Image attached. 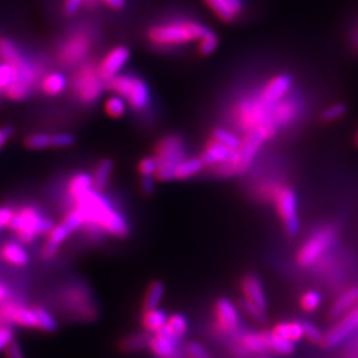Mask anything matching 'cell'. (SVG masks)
I'll use <instances>...</instances> for the list:
<instances>
[{
	"label": "cell",
	"instance_id": "6da1fadb",
	"mask_svg": "<svg viewBox=\"0 0 358 358\" xmlns=\"http://www.w3.org/2000/svg\"><path fill=\"white\" fill-rule=\"evenodd\" d=\"M73 203L75 207L83 214L84 227L90 232L107 233L114 238H125L130 231L127 218L116 210L97 190H89Z\"/></svg>",
	"mask_w": 358,
	"mask_h": 358
},
{
	"label": "cell",
	"instance_id": "7a4b0ae2",
	"mask_svg": "<svg viewBox=\"0 0 358 358\" xmlns=\"http://www.w3.org/2000/svg\"><path fill=\"white\" fill-rule=\"evenodd\" d=\"M277 127H274L272 121H268L263 125H260L253 130L247 131V136L243 141H240V146L238 150L233 151L231 159L220 166H218V172L226 177L242 174L250 168L253 164L259 149L263 146V144L272 138L276 134Z\"/></svg>",
	"mask_w": 358,
	"mask_h": 358
},
{
	"label": "cell",
	"instance_id": "3957f363",
	"mask_svg": "<svg viewBox=\"0 0 358 358\" xmlns=\"http://www.w3.org/2000/svg\"><path fill=\"white\" fill-rule=\"evenodd\" d=\"M55 223L45 218L40 211L32 206L21 207V210L14 212L10 229L16 233L23 243H31L38 236L48 235L53 229Z\"/></svg>",
	"mask_w": 358,
	"mask_h": 358
},
{
	"label": "cell",
	"instance_id": "277c9868",
	"mask_svg": "<svg viewBox=\"0 0 358 358\" xmlns=\"http://www.w3.org/2000/svg\"><path fill=\"white\" fill-rule=\"evenodd\" d=\"M209 31L210 29L207 27L199 23H171L151 28L149 32V38L151 42L158 45H174L201 39Z\"/></svg>",
	"mask_w": 358,
	"mask_h": 358
},
{
	"label": "cell",
	"instance_id": "5b68a950",
	"mask_svg": "<svg viewBox=\"0 0 358 358\" xmlns=\"http://www.w3.org/2000/svg\"><path fill=\"white\" fill-rule=\"evenodd\" d=\"M337 240V231L332 226H322L304 242L298 250L296 261L301 268H311L328 253Z\"/></svg>",
	"mask_w": 358,
	"mask_h": 358
},
{
	"label": "cell",
	"instance_id": "8992f818",
	"mask_svg": "<svg viewBox=\"0 0 358 358\" xmlns=\"http://www.w3.org/2000/svg\"><path fill=\"white\" fill-rule=\"evenodd\" d=\"M155 158L158 161V170L155 179L168 182L174 179V170L181 161L186 158V150L179 136H168L159 141Z\"/></svg>",
	"mask_w": 358,
	"mask_h": 358
},
{
	"label": "cell",
	"instance_id": "52a82bcc",
	"mask_svg": "<svg viewBox=\"0 0 358 358\" xmlns=\"http://www.w3.org/2000/svg\"><path fill=\"white\" fill-rule=\"evenodd\" d=\"M268 198L274 201L277 214L283 222L285 232L295 236L300 230V220L297 215V195L290 186L272 185L268 188Z\"/></svg>",
	"mask_w": 358,
	"mask_h": 358
},
{
	"label": "cell",
	"instance_id": "ba28073f",
	"mask_svg": "<svg viewBox=\"0 0 358 358\" xmlns=\"http://www.w3.org/2000/svg\"><path fill=\"white\" fill-rule=\"evenodd\" d=\"M85 226L84 216L76 207L69 211L63 220L48 232L45 244L42 247V255L44 259H52L59 248L63 246L64 242L73 233V232L83 229Z\"/></svg>",
	"mask_w": 358,
	"mask_h": 358
},
{
	"label": "cell",
	"instance_id": "9c48e42d",
	"mask_svg": "<svg viewBox=\"0 0 358 358\" xmlns=\"http://www.w3.org/2000/svg\"><path fill=\"white\" fill-rule=\"evenodd\" d=\"M358 329V305L346 312L337 322L322 336L321 344L325 349L336 348L350 337Z\"/></svg>",
	"mask_w": 358,
	"mask_h": 358
},
{
	"label": "cell",
	"instance_id": "30bf717a",
	"mask_svg": "<svg viewBox=\"0 0 358 358\" xmlns=\"http://www.w3.org/2000/svg\"><path fill=\"white\" fill-rule=\"evenodd\" d=\"M271 107L272 105L264 104L259 100H246L238 109L239 125L247 131L271 121Z\"/></svg>",
	"mask_w": 358,
	"mask_h": 358
},
{
	"label": "cell",
	"instance_id": "8fae6325",
	"mask_svg": "<svg viewBox=\"0 0 358 358\" xmlns=\"http://www.w3.org/2000/svg\"><path fill=\"white\" fill-rule=\"evenodd\" d=\"M215 318H216V328L223 333H232L238 331L240 325V315L239 308L235 303L227 297H220L215 303Z\"/></svg>",
	"mask_w": 358,
	"mask_h": 358
},
{
	"label": "cell",
	"instance_id": "7c38bea8",
	"mask_svg": "<svg viewBox=\"0 0 358 358\" xmlns=\"http://www.w3.org/2000/svg\"><path fill=\"white\" fill-rule=\"evenodd\" d=\"M0 318L3 321L14 322L24 328H36V315L34 308H27L21 304H5L0 308Z\"/></svg>",
	"mask_w": 358,
	"mask_h": 358
},
{
	"label": "cell",
	"instance_id": "4fadbf2b",
	"mask_svg": "<svg viewBox=\"0 0 358 358\" xmlns=\"http://www.w3.org/2000/svg\"><path fill=\"white\" fill-rule=\"evenodd\" d=\"M292 86V79L288 75L274 76L268 81L260 93V100L267 105H274L283 100Z\"/></svg>",
	"mask_w": 358,
	"mask_h": 358
},
{
	"label": "cell",
	"instance_id": "5bb4252c",
	"mask_svg": "<svg viewBox=\"0 0 358 358\" xmlns=\"http://www.w3.org/2000/svg\"><path fill=\"white\" fill-rule=\"evenodd\" d=\"M242 294L243 298L255 307L266 311L268 307V301L266 297V292L260 279L255 274H247L242 280Z\"/></svg>",
	"mask_w": 358,
	"mask_h": 358
},
{
	"label": "cell",
	"instance_id": "9a60e30c",
	"mask_svg": "<svg viewBox=\"0 0 358 358\" xmlns=\"http://www.w3.org/2000/svg\"><path fill=\"white\" fill-rule=\"evenodd\" d=\"M75 88L79 92L80 99L85 103H92L100 93V84L96 73L90 68H84L76 77Z\"/></svg>",
	"mask_w": 358,
	"mask_h": 358
},
{
	"label": "cell",
	"instance_id": "2e32d148",
	"mask_svg": "<svg viewBox=\"0 0 358 358\" xmlns=\"http://www.w3.org/2000/svg\"><path fill=\"white\" fill-rule=\"evenodd\" d=\"M130 56L129 49L125 47H117L112 49L100 65V75L103 79H113L120 69L124 68Z\"/></svg>",
	"mask_w": 358,
	"mask_h": 358
},
{
	"label": "cell",
	"instance_id": "e0dca14e",
	"mask_svg": "<svg viewBox=\"0 0 358 358\" xmlns=\"http://www.w3.org/2000/svg\"><path fill=\"white\" fill-rule=\"evenodd\" d=\"M178 338L172 337L165 331L151 335L149 349L159 358H174L178 350Z\"/></svg>",
	"mask_w": 358,
	"mask_h": 358
},
{
	"label": "cell",
	"instance_id": "ac0fdd59",
	"mask_svg": "<svg viewBox=\"0 0 358 358\" xmlns=\"http://www.w3.org/2000/svg\"><path fill=\"white\" fill-rule=\"evenodd\" d=\"M298 110V104L294 100H280L271 107V121L276 127H285L295 120Z\"/></svg>",
	"mask_w": 358,
	"mask_h": 358
},
{
	"label": "cell",
	"instance_id": "d6986e66",
	"mask_svg": "<svg viewBox=\"0 0 358 358\" xmlns=\"http://www.w3.org/2000/svg\"><path fill=\"white\" fill-rule=\"evenodd\" d=\"M235 150L226 148L225 145L211 141L210 144L206 146L205 151L201 155V159L205 166H220L231 159L232 154Z\"/></svg>",
	"mask_w": 358,
	"mask_h": 358
},
{
	"label": "cell",
	"instance_id": "ffe728a7",
	"mask_svg": "<svg viewBox=\"0 0 358 358\" xmlns=\"http://www.w3.org/2000/svg\"><path fill=\"white\" fill-rule=\"evenodd\" d=\"M358 305V285L350 287L346 290L342 295L338 297L337 300L333 303L329 316L332 318H340L344 316L346 312H349L352 308Z\"/></svg>",
	"mask_w": 358,
	"mask_h": 358
},
{
	"label": "cell",
	"instance_id": "44dd1931",
	"mask_svg": "<svg viewBox=\"0 0 358 358\" xmlns=\"http://www.w3.org/2000/svg\"><path fill=\"white\" fill-rule=\"evenodd\" d=\"M238 342L240 344L242 349L247 353L253 355H264L268 352L264 332H247L242 333L238 337Z\"/></svg>",
	"mask_w": 358,
	"mask_h": 358
},
{
	"label": "cell",
	"instance_id": "7402d4cb",
	"mask_svg": "<svg viewBox=\"0 0 358 358\" xmlns=\"http://www.w3.org/2000/svg\"><path fill=\"white\" fill-rule=\"evenodd\" d=\"M0 256L4 261L15 267L27 266L29 261V255L27 250L15 242H8L7 244H4L0 250Z\"/></svg>",
	"mask_w": 358,
	"mask_h": 358
},
{
	"label": "cell",
	"instance_id": "603a6c76",
	"mask_svg": "<svg viewBox=\"0 0 358 358\" xmlns=\"http://www.w3.org/2000/svg\"><path fill=\"white\" fill-rule=\"evenodd\" d=\"M90 189H93V179L88 172H79L73 175L68 183V194L73 202L81 198Z\"/></svg>",
	"mask_w": 358,
	"mask_h": 358
},
{
	"label": "cell",
	"instance_id": "cb8c5ba5",
	"mask_svg": "<svg viewBox=\"0 0 358 358\" xmlns=\"http://www.w3.org/2000/svg\"><path fill=\"white\" fill-rule=\"evenodd\" d=\"M168 317H169L168 314L159 308L145 311L144 316H142V327H144L145 332H148L150 335L158 333L166 325Z\"/></svg>",
	"mask_w": 358,
	"mask_h": 358
},
{
	"label": "cell",
	"instance_id": "d4e9b609",
	"mask_svg": "<svg viewBox=\"0 0 358 358\" xmlns=\"http://www.w3.org/2000/svg\"><path fill=\"white\" fill-rule=\"evenodd\" d=\"M206 166L203 165L201 157L195 158H185L178 164V166L174 170V179L185 181L198 175Z\"/></svg>",
	"mask_w": 358,
	"mask_h": 358
},
{
	"label": "cell",
	"instance_id": "484cf974",
	"mask_svg": "<svg viewBox=\"0 0 358 358\" xmlns=\"http://www.w3.org/2000/svg\"><path fill=\"white\" fill-rule=\"evenodd\" d=\"M272 332L279 337L284 338L296 344L301 338H304L303 333V324L301 321H284L279 322L272 328Z\"/></svg>",
	"mask_w": 358,
	"mask_h": 358
},
{
	"label": "cell",
	"instance_id": "4316f807",
	"mask_svg": "<svg viewBox=\"0 0 358 358\" xmlns=\"http://www.w3.org/2000/svg\"><path fill=\"white\" fill-rule=\"evenodd\" d=\"M266 344L268 352H272L280 356H290L295 352V344L291 341H287L284 338L279 337L274 332H264Z\"/></svg>",
	"mask_w": 358,
	"mask_h": 358
},
{
	"label": "cell",
	"instance_id": "83f0119b",
	"mask_svg": "<svg viewBox=\"0 0 358 358\" xmlns=\"http://www.w3.org/2000/svg\"><path fill=\"white\" fill-rule=\"evenodd\" d=\"M114 169V164L110 158H104L94 170L92 179H93V189L97 191H103L106 189L110 175Z\"/></svg>",
	"mask_w": 358,
	"mask_h": 358
},
{
	"label": "cell",
	"instance_id": "f1b7e54d",
	"mask_svg": "<svg viewBox=\"0 0 358 358\" xmlns=\"http://www.w3.org/2000/svg\"><path fill=\"white\" fill-rule=\"evenodd\" d=\"M165 296V284L159 280H155L150 283L148 287V291L145 294L144 298V311H151L155 308H159L162 300Z\"/></svg>",
	"mask_w": 358,
	"mask_h": 358
},
{
	"label": "cell",
	"instance_id": "f546056e",
	"mask_svg": "<svg viewBox=\"0 0 358 358\" xmlns=\"http://www.w3.org/2000/svg\"><path fill=\"white\" fill-rule=\"evenodd\" d=\"M127 100H129L130 105L133 106L134 109H142V107L148 105L149 89L145 81L134 77L133 86H131V90H130Z\"/></svg>",
	"mask_w": 358,
	"mask_h": 358
},
{
	"label": "cell",
	"instance_id": "4dcf8cb0",
	"mask_svg": "<svg viewBox=\"0 0 358 358\" xmlns=\"http://www.w3.org/2000/svg\"><path fill=\"white\" fill-rule=\"evenodd\" d=\"M86 51H88L86 40L83 38H76L65 45L62 56H63L64 62L73 63V62H79L80 59H83Z\"/></svg>",
	"mask_w": 358,
	"mask_h": 358
},
{
	"label": "cell",
	"instance_id": "1f68e13d",
	"mask_svg": "<svg viewBox=\"0 0 358 358\" xmlns=\"http://www.w3.org/2000/svg\"><path fill=\"white\" fill-rule=\"evenodd\" d=\"M188 327H189L188 317L182 315V314H174V315L168 317L166 325L164 327L162 331H165L166 333H169L172 337L181 340V338L185 336V333L188 331Z\"/></svg>",
	"mask_w": 358,
	"mask_h": 358
},
{
	"label": "cell",
	"instance_id": "d6a6232c",
	"mask_svg": "<svg viewBox=\"0 0 358 358\" xmlns=\"http://www.w3.org/2000/svg\"><path fill=\"white\" fill-rule=\"evenodd\" d=\"M150 338H151V335L148 332L133 333L123 340L121 349L125 352H138L142 349H146L150 344Z\"/></svg>",
	"mask_w": 358,
	"mask_h": 358
},
{
	"label": "cell",
	"instance_id": "836d02e7",
	"mask_svg": "<svg viewBox=\"0 0 358 358\" xmlns=\"http://www.w3.org/2000/svg\"><path fill=\"white\" fill-rule=\"evenodd\" d=\"M65 86H66V79L62 73H51L42 81V90L51 96L62 93Z\"/></svg>",
	"mask_w": 358,
	"mask_h": 358
},
{
	"label": "cell",
	"instance_id": "e575fe53",
	"mask_svg": "<svg viewBox=\"0 0 358 358\" xmlns=\"http://www.w3.org/2000/svg\"><path fill=\"white\" fill-rule=\"evenodd\" d=\"M34 311L36 315V322H38L36 328L42 329L44 332H48V333H52L57 329V321L51 312H48L42 307H35Z\"/></svg>",
	"mask_w": 358,
	"mask_h": 358
},
{
	"label": "cell",
	"instance_id": "d590c367",
	"mask_svg": "<svg viewBox=\"0 0 358 358\" xmlns=\"http://www.w3.org/2000/svg\"><path fill=\"white\" fill-rule=\"evenodd\" d=\"M0 57L4 60V63L11 65L19 63L23 59L18 47L7 39H0Z\"/></svg>",
	"mask_w": 358,
	"mask_h": 358
},
{
	"label": "cell",
	"instance_id": "8d00e7d4",
	"mask_svg": "<svg viewBox=\"0 0 358 358\" xmlns=\"http://www.w3.org/2000/svg\"><path fill=\"white\" fill-rule=\"evenodd\" d=\"M212 141H216L231 150H238L240 146V140L233 133L222 127H218L212 131Z\"/></svg>",
	"mask_w": 358,
	"mask_h": 358
},
{
	"label": "cell",
	"instance_id": "74e56055",
	"mask_svg": "<svg viewBox=\"0 0 358 358\" xmlns=\"http://www.w3.org/2000/svg\"><path fill=\"white\" fill-rule=\"evenodd\" d=\"M112 83H110V88L121 97L127 99L129 94H130V90H131V86H133V80L134 77H130L127 75H121V76H114L113 79H110Z\"/></svg>",
	"mask_w": 358,
	"mask_h": 358
},
{
	"label": "cell",
	"instance_id": "f35d334b",
	"mask_svg": "<svg viewBox=\"0 0 358 358\" xmlns=\"http://www.w3.org/2000/svg\"><path fill=\"white\" fill-rule=\"evenodd\" d=\"M211 7V10L223 21H230L235 18V12L226 0H205Z\"/></svg>",
	"mask_w": 358,
	"mask_h": 358
},
{
	"label": "cell",
	"instance_id": "ab89813d",
	"mask_svg": "<svg viewBox=\"0 0 358 358\" xmlns=\"http://www.w3.org/2000/svg\"><path fill=\"white\" fill-rule=\"evenodd\" d=\"M346 110H348V106L342 103L329 105L321 112V120L324 123H335L346 114Z\"/></svg>",
	"mask_w": 358,
	"mask_h": 358
},
{
	"label": "cell",
	"instance_id": "60d3db41",
	"mask_svg": "<svg viewBox=\"0 0 358 358\" xmlns=\"http://www.w3.org/2000/svg\"><path fill=\"white\" fill-rule=\"evenodd\" d=\"M321 301H322V297L317 291H307L300 298V305L304 312L311 314V312L316 311L317 308L320 307Z\"/></svg>",
	"mask_w": 358,
	"mask_h": 358
},
{
	"label": "cell",
	"instance_id": "b9f144b4",
	"mask_svg": "<svg viewBox=\"0 0 358 358\" xmlns=\"http://www.w3.org/2000/svg\"><path fill=\"white\" fill-rule=\"evenodd\" d=\"M25 146L32 150H42L51 146V136L45 133H34L25 138Z\"/></svg>",
	"mask_w": 358,
	"mask_h": 358
},
{
	"label": "cell",
	"instance_id": "7bdbcfd3",
	"mask_svg": "<svg viewBox=\"0 0 358 358\" xmlns=\"http://www.w3.org/2000/svg\"><path fill=\"white\" fill-rule=\"evenodd\" d=\"M105 110L110 117H121L127 110V104H125L124 97L113 96V97L107 99L105 103Z\"/></svg>",
	"mask_w": 358,
	"mask_h": 358
},
{
	"label": "cell",
	"instance_id": "ee69618b",
	"mask_svg": "<svg viewBox=\"0 0 358 358\" xmlns=\"http://www.w3.org/2000/svg\"><path fill=\"white\" fill-rule=\"evenodd\" d=\"M158 170V161L154 157H145L138 164V172L141 178H155Z\"/></svg>",
	"mask_w": 358,
	"mask_h": 358
},
{
	"label": "cell",
	"instance_id": "f6af8a7d",
	"mask_svg": "<svg viewBox=\"0 0 358 358\" xmlns=\"http://www.w3.org/2000/svg\"><path fill=\"white\" fill-rule=\"evenodd\" d=\"M16 71L11 64H0V92L5 90L10 85L15 81Z\"/></svg>",
	"mask_w": 358,
	"mask_h": 358
},
{
	"label": "cell",
	"instance_id": "bcb514c9",
	"mask_svg": "<svg viewBox=\"0 0 358 358\" xmlns=\"http://www.w3.org/2000/svg\"><path fill=\"white\" fill-rule=\"evenodd\" d=\"M239 308H240L247 316L251 317V318L259 321V322H264V321H266V311L255 307L253 304L248 303V301L244 300V298L239 300Z\"/></svg>",
	"mask_w": 358,
	"mask_h": 358
},
{
	"label": "cell",
	"instance_id": "7dc6e473",
	"mask_svg": "<svg viewBox=\"0 0 358 358\" xmlns=\"http://www.w3.org/2000/svg\"><path fill=\"white\" fill-rule=\"evenodd\" d=\"M301 324H303L304 337L307 338L308 341H311L312 344H321L324 335L321 333V331L317 328L316 325L311 321H301Z\"/></svg>",
	"mask_w": 358,
	"mask_h": 358
},
{
	"label": "cell",
	"instance_id": "c3c4849f",
	"mask_svg": "<svg viewBox=\"0 0 358 358\" xmlns=\"http://www.w3.org/2000/svg\"><path fill=\"white\" fill-rule=\"evenodd\" d=\"M73 144H75V136L71 133H57L51 136V146L53 148H71Z\"/></svg>",
	"mask_w": 358,
	"mask_h": 358
},
{
	"label": "cell",
	"instance_id": "681fc988",
	"mask_svg": "<svg viewBox=\"0 0 358 358\" xmlns=\"http://www.w3.org/2000/svg\"><path fill=\"white\" fill-rule=\"evenodd\" d=\"M216 47H218V38L211 31H209L205 36L201 38L199 49L203 55H210L215 51Z\"/></svg>",
	"mask_w": 358,
	"mask_h": 358
},
{
	"label": "cell",
	"instance_id": "f907efd6",
	"mask_svg": "<svg viewBox=\"0 0 358 358\" xmlns=\"http://www.w3.org/2000/svg\"><path fill=\"white\" fill-rule=\"evenodd\" d=\"M188 356L189 358H212L210 352L196 341L190 342L188 345Z\"/></svg>",
	"mask_w": 358,
	"mask_h": 358
},
{
	"label": "cell",
	"instance_id": "816d5d0a",
	"mask_svg": "<svg viewBox=\"0 0 358 358\" xmlns=\"http://www.w3.org/2000/svg\"><path fill=\"white\" fill-rule=\"evenodd\" d=\"M14 341V331L8 325H0V353Z\"/></svg>",
	"mask_w": 358,
	"mask_h": 358
},
{
	"label": "cell",
	"instance_id": "f5cc1de1",
	"mask_svg": "<svg viewBox=\"0 0 358 358\" xmlns=\"http://www.w3.org/2000/svg\"><path fill=\"white\" fill-rule=\"evenodd\" d=\"M14 212L15 211L12 210L11 207H7V206H1L0 207V231L3 229L10 227L12 216H14Z\"/></svg>",
	"mask_w": 358,
	"mask_h": 358
},
{
	"label": "cell",
	"instance_id": "db71d44e",
	"mask_svg": "<svg viewBox=\"0 0 358 358\" xmlns=\"http://www.w3.org/2000/svg\"><path fill=\"white\" fill-rule=\"evenodd\" d=\"M5 356L7 358H25L23 355L21 345L16 341H12L8 345V348L5 349Z\"/></svg>",
	"mask_w": 358,
	"mask_h": 358
},
{
	"label": "cell",
	"instance_id": "11a10c76",
	"mask_svg": "<svg viewBox=\"0 0 358 358\" xmlns=\"http://www.w3.org/2000/svg\"><path fill=\"white\" fill-rule=\"evenodd\" d=\"M83 3H84V0H66L65 1L66 15H75Z\"/></svg>",
	"mask_w": 358,
	"mask_h": 358
},
{
	"label": "cell",
	"instance_id": "9f6ffc18",
	"mask_svg": "<svg viewBox=\"0 0 358 358\" xmlns=\"http://www.w3.org/2000/svg\"><path fill=\"white\" fill-rule=\"evenodd\" d=\"M155 189V178H141V190L145 194H151Z\"/></svg>",
	"mask_w": 358,
	"mask_h": 358
},
{
	"label": "cell",
	"instance_id": "6f0895ef",
	"mask_svg": "<svg viewBox=\"0 0 358 358\" xmlns=\"http://www.w3.org/2000/svg\"><path fill=\"white\" fill-rule=\"evenodd\" d=\"M12 133H14V130L11 127H0V150L7 144V141L12 136Z\"/></svg>",
	"mask_w": 358,
	"mask_h": 358
},
{
	"label": "cell",
	"instance_id": "680465c9",
	"mask_svg": "<svg viewBox=\"0 0 358 358\" xmlns=\"http://www.w3.org/2000/svg\"><path fill=\"white\" fill-rule=\"evenodd\" d=\"M10 288L5 285V284H3V283H0V303H3V301H5L8 297H10Z\"/></svg>",
	"mask_w": 358,
	"mask_h": 358
},
{
	"label": "cell",
	"instance_id": "91938a15",
	"mask_svg": "<svg viewBox=\"0 0 358 358\" xmlns=\"http://www.w3.org/2000/svg\"><path fill=\"white\" fill-rule=\"evenodd\" d=\"M104 3H106L107 5H110L112 8H116V10H120L125 5V0H103Z\"/></svg>",
	"mask_w": 358,
	"mask_h": 358
},
{
	"label": "cell",
	"instance_id": "94428289",
	"mask_svg": "<svg viewBox=\"0 0 358 358\" xmlns=\"http://www.w3.org/2000/svg\"><path fill=\"white\" fill-rule=\"evenodd\" d=\"M226 1L230 4V7L233 10L235 14H239L242 11V7H243L242 0H226Z\"/></svg>",
	"mask_w": 358,
	"mask_h": 358
},
{
	"label": "cell",
	"instance_id": "6125c7cd",
	"mask_svg": "<svg viewBox=\"0 0 358 358\" xmlns=\"http://www.w3.org/2000/svg\"><path fill=\"white\" fill-rule=\"evenodd\" d=\"M355 144H356V146L358 148V130L356 131V136H355Z\"/></svg>",
	"mask_w": 358,
	"mask_h": 358
},
{
	"label": "cell",
	"instance_id": "be15d7a7",
	"mask_svg": "<svg viewBox=\"0 0 358 358\" xmlns=\"http://www.w3.org/2000/svg\"><path fill=\"white\" fill-rule=\"evenodd\" d=\"M356 45H357V47H358V34H357V36H356Z\"/></svg>",
	"mask_w": 358,
	"mask_h": 358
},
{
	"label": "cell",
	"instance_id": "e7e4bbea",
	"mask_svg": "<svg viewBox=\"0 0 358 358\" xmlns=\"http://www.w3.org/2000/svg\"><path fill=\"white\" fill-rule=\"evenodd\" d=\"M260 358H270V357H264V356H263V357H260Z\"/></svg>",
	"mask_w": 358,
	"mask_h": 358
}]
</instances>
